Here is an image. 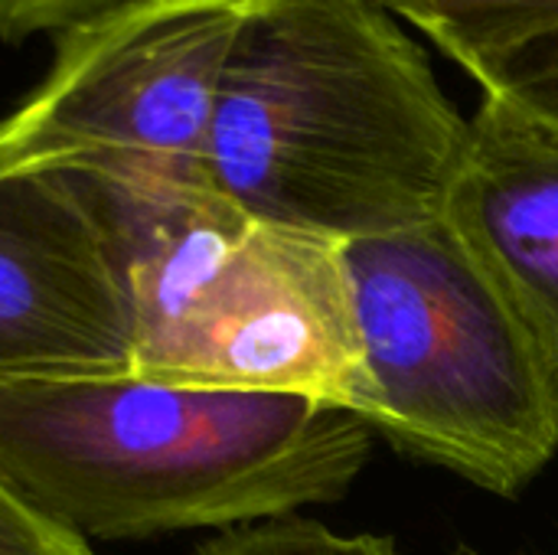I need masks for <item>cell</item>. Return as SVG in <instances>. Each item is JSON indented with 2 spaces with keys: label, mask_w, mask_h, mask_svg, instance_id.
Listing matches in <instances>:
<instances>
[{
  "label": "cell",
  "mask_w": 558,
  "mask_h": 555,
  "mask_svg": "<svg viewBox=\"0 0 558 555\" xmlns=\"http://www.w3.org/2000/svg\"><path fill=\"white\" fill-rule=\"evenodd\" d=\"M373 451L347 409L137 366L0 383V474L92 540L239 530L337 504Z\"/></svg>",
  "instance_id": "6da1fadb"
},
{
  "label": "cell",
  "mask_w": 558,
  "mask_h": 555,
  "mask_svg": "<svg viewBox=\"0 0 558 555\" xmlns=\"http://www.w3.org/2000/svg\"><path fill=\"white\" fill-rule=\"evenodd\" d=\"M468 118L373 0H262L226 62L206 180L255 219L337 242L441 219Z\"/></svg>",
  "instance_id": "7a4b0ae2"
},
{
  "label": "cell",
  "mask_w": 558,
  "mask_h": 555,
  "mask_svg": "<svg viewBox=\"0 0 558 555\" xmlns=\"http://www.w3.org/2000/svg\"><path fill=\"white\" fill-rule=\"evenodd\" d=\"M59 173L75 180L114 252L131 366L311 396L366 422L373 393L343 242L255 219L209 183Z\"/></svg>",
  "instance_id": "3957f363"
},
{
  "label": "cell",
  "mask_w": 558,
  "mask_h": 555,
  "mask_svg": "<svg viewBox=\"0 0 558 555\" xmlns=\"http://www.w3.org/2000/svg\"><path fill=\"white\" fill-rule=\"evenodd\" d=\"M373 406L396 448L517 494L558 451V379L445 219L343 242Z\"/></svg>",
  "instance_id": "277c9868"
},
{
  "label": "cell",
  "mask_w": 558,
  "mask_h": 555,
  "mask_svg": "<svg viewBox=\"0 0 558 555\" xmlns=\"http://www.w3.org/2000/svg\"><path fill=\"white\" fill-rule=\"evenodd\" d=\"M262 0H128L56 36L46 79L0 118V173L206 180L232 46Z\"/></svg>",
  "instance_id": "5b68a950"
},
{
  "label": "cell",
  "mask_w": 558,
  "mask_h": 555,
  "mask_svg": "<svg viewBox=\"0 0 558 555\" xmlns=\"http://www.w3.org/2000/svg\"><path fill=\"white\" fill-rule=\"evenodd\" d=\"M108 236L69 173H0V383L131 366Z\"/></svg>",
  "instance_id": "8992f818"
},
{
  "label": "cell",
  "mask_w": 558,
  "mask_h": 555,
  "mask_svg": "<svg viewBox=\"0 0 558 555\" xmlns=\"http://www.w3.org/2000/svg\"><path fill=\"white\" fill-rule=\"evenodd\" d=\"M558 379V131L484 95L441 209Z\"/></svg>",
  "instance_id": "52a82bcc"
},
{
  "label": "cell",
  "mask_w": 558,
  "mask_h": 555,
  "mask_svg": "<svg viewBox=\"0 0 558 555\" xmlns=\"http://www.w3.org/2000/svg\"><path fill=\"white\" fill-rule=\"evenodd\" d=\"M422 29L468 75L558 29V0H373Z\"/></svg>",
  "instance_id": "ba28073f"
},
{
  "label": "cell",
  "mask_w": 558,
  "mask_h": 555,
  "mask_svg": "<svg viewBox=\"0 0 558 555\" xmlns=\"http://www.w3.org/2000/svg\"><path fill=\"white\" fill-rule=\"evenodd\" d=\"M196 555H399V550L389 536H347L317 520L281 517L226 530Z\"/></svg>",
  "instance_id": "9c48e42d"
},
{
  "label": "cell",
  "mask_w": 558,
  "mask_h": 555,
  "mask_svg": "<svg viewBox=\"0 0 558 555\" xmlns=\"http://www.w3.org/2000/svg\"><path fill=\"white\" fill-rule=\"evenodd\" d=\"M471 79L484 95H497L558 131V29L487 59L471 72Z\"/></svg>",
  "instance_id": "30bf717a"
},
{
  "label": "cell",
  "mask_w": 558,
  "mask_h": 555,
  "mask_svg": "<svg viewBox=\"0 0 558 555\" xmlns=\"http://www.w3.org/2000/svg\"><path fill=\"white\" fill-rule=\"evenodd\" d=\"M0 555H98L92 543L72 536L43 517L0 474Z\"/></svg>",
  "instance_id": "8fae6325"
},
{
  "label": "cell",
  "mask_w": 558,
  "mask_h": 555,
  "mask_svg": "<svg viewBox=\"0 0 558 555\" xmlns=\"http://www.w3.org/2000/svg\"><path fill=\"white\" fill-rule=\"evenodd\" d=\"M121 3L128 0H0V39L23 43L39 33L59 36L62 29Z\"/></svg>",
  "instance_id": "7c38bea8"
}]
</instances>
